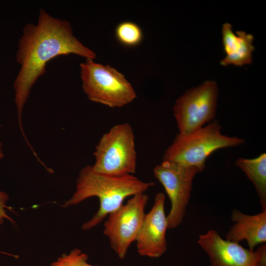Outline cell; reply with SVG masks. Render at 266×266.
Listing matches in <instances>:
<instances>
[{
	"label": "cell",
	"mask_w": 266,
	"mask_h": 266,
	"mask_svg": "<svg viewBox=\"0 0 266 266\" xmlns=\"http://www.w3.org/2000/svg\"><path fill=\"white\" fill-rule=\"evenodd\" d=\"M69 54L86 59L94 60L96 57L94 51L74 35L69 22L53 17L41 9L37 24L29 23L24 27L16 53L20 68L13 86L19 125L23 134V109L33 86L46 72L48 62L59 56Z\"/></svg>",
	"instance_id": "cell-1"
},
{
	"label": "cell",
	"mask_w": 266,
	"mask_h": 266,
	"mask_svg": "<svg viewBox=\"0 0 266 266\" xmlns=\"http://www.w3.org/2000/svg\"><path fill=\"white\" fill-rule=\"evenodd\" d=\"M155 184L142 181L133 174L113 176L100 174L93 170L92 166L87 165L79 173L74 194L62 206L67 207L91 197L98 198L100 202L98 210L82 226V230L87 231L99 225L117 209L126 198L145 193Z\"/></svg>",
	"instance_id": "cell-2"
},
{
	"label": "cell",
	"mask_w": 266,
	"mask_h": 266,
	"mask_svg": "<svg viewBox=\"0 0 266 266\" xmlns=\"http://www.w3.org/2000/svg\"><path fill=\"white\" fill-rule=\"evenodd\" d=\"M222 127L217 121L190 133L177 134L166 150L163 160L197 168L201 172L207 159L215 151L241 145L244 139L221 133Z\"/></svg>",
	"instance_id": "cell-3"
},
{
	"label": "cell",
	"mask_w": 266,
	"mask_h": 266,
	"mask_svg": "<svg viewBox=\"0 0 266 266\" xmlns=\"http://www.w3.org/2000/svg\"><path fill=\"white\" fill-rule=\"evenodd\" d=\"M80 67L83 90L92 101L118 108L136 98L132 84L114 67L97 63L91 59H87Z\"/></svg>",
	"instance_id": "cell-4"
},
{
	"label": "cell",
	"mask_w": 266,
	"mask_h": 266,
	"mask_svg": "<svg viewBox=\"0 0 266 266\" xmlns=\"http://www.w3.org/2000/svg\"><path fill=\"white\" fill-rule=\"evenodd\" d=\"M92 169L100 174L119 176L133 174L137 155L133 129L128 123L113 126L100 138L94 153Z\"/></svg>",
	"instance_id": "cell-5"
},
{
	"label": "cell",
	"mask_w": 266,
	"mask_h": 266,
	"mask_svg": "<svg viewBox=\"0 0 266 266\" xmlns=\"http://www.w3.org/2000/svg\"><path fill=\"white\" fill-rule=\"evenodd\" d=\"M218 92L216 82L208 80L187 90L177 99L173 111L179 133H190L214 119Z\"/></svg>",
	"instance_id": "cell-6"
},
{
	"label": "cell",
	"mask_w": 266,
	"mask_h": 266,
	"mask_svg": "<svg viewBox=\"0 0 266 266\" xmlns=\"http://www.w3.org/2000/svg\"><path fill=\"white\" fill-rule=\"evenodd\" d=\"M148 196L135 195L107 216L103 233L110 245L120 259L126 257L133 242H135L145 214Z\"/></svg>",
	"instance_id": "cell-7"
},
{
	"label": "cell",
	"mask_w": 266,
	"mask_h": 266,
	"mask_svg": "<svg viewBox=\"0 0 266 266\" xmlns=\"http://www.w3.org/2000/svg\"><path fill=\"white\" fill-rule=\"evenodd\" d=\"M200 172L196 167L163 160L153 169L155 177L163 186L171 207L166 215L168 229L183 222L192 189L194 178Z\"/></svg>",
	"instance_id": "cell-8"
},
{
	"label": "cell",
	"mask_w": 266,
	"mask_h": 266,
	"mask_svg": "<svg viewBox=\"0 0 266 266\" xmlns=\"http://www.w3.org/2000/svg\"><path fill=\"white\" fill-rule=\"evenodd\" d=\"M198 243L208 255L210 266H266V244L256 251L246 249L214 230L200 234Z\"/></svg>",
	"instance_id": "cell-9"
},
{
	"label": "cell",
	"mask_w": 266,
	"mask_h": 266,
	"mask_svg": "<svg viewBox=\"0 0 266 266\" xmlns=\"http://www.w3.org/2000/svg\"><path fill=\"white\" fill-rule=\"evenodd\" d=\"M165 199L164 193H157L151 209L145 214L135 241L137 252L140 256L158 258L166 252L168 225L165 210Z\"/></svg>",
	"instance_id": "cell-10"
},
{
	"label": "cell",
	"mask_w": 266,
	"mask_h": 266,
	"mask_svg": "<svg viewBox=\"0 0 266 266\" xmlns=\"http://www.w3.org/2000/svg\"><path fill=\"white\" fill-rule=\"evenodd\" d=\"M231 220L234 224L226 234V239L239 243L246 241L249 249L266 242V209L255 215H249L233 209Z\"/></svg>",
	"instance_id": "cell-11"
},
{
	"label": "cell",
	"mask_w": 266,
	"mask_h": 266,
	"mask_svg": "<svg viewBox=\"0 0 266 266\" xmlns=\"http://www.w3.org/2000/svg\"><path fill=\"white\" fill-rule=\"evenodd\" d=\"M222 33L226 56L221 61V65L226 66L233 64L242 66L251 64L252 52L254 50L253 35L242 31H237L235 34L232 30V25L228 23L223 24Z\"/></svg>",
	"instance_id": "cell-12"
},
{
	"label": "cell",
	"mask_w": 266,
	"mask_h": 266,
	"mask_svg": "<svg viewBox=\"0 0 266 266\" xmlns=\"http://www.w3.org/2000/svg\"><path fill=\"white\" fill-rule=\"evenodd\" d=\"M235 165L252 182L259 198L262 210L266 209V154L254 159L239 158Z\"/></svg>",
	"instance_id": "cell-13"
},
{
	"label": "cell",
	"mask_w": 266,
	"mask_h": 266,
	"mask_svg": "<svg viewBox=\"0 0 266 266\" xmlns=\"http://www.w3.org/2000/svg\"><path fill=\"white\" fill-rule=\"evenodd\" d=\"M115 35L119 43L130 47L140 44L143 37L141 28L132 21H124L118 24L115 29Z\"/></svg>",
	"instance_id": "cell-14"
},
{
	"label": "cell",
	"mask_w": 266,
	"mask_h": 266,
	"mask_svg": "<svg viewBox=\"0 0 266 266\" xmlns=\"http://www.w3.org/2000/svg\"><path fill=\"white\" fill-rule=\"evenodd\" d=\"M88 255L78 248H74L68 254H63L50 266H98L88 263Z\"/></svg>",
	"instance_id": "cell-15"
},
{
	"label": "cell",
	"mask_w": 266,
	"mask_h": 266,
	"mask_svg": "<svg viewBox=\"0 0 266 266\" xmlns=\"http://www.w3.org/2000/svg\"><path fill=\"white\" fill-rule=\"evenodd\" d=\"M8 199L9 197L6 193L0 191V225L3 224L4 219H7L12 224L15 223L14 221L7 214L5 210V208L9 209L6 205Z\"/></svg>",
	"instance_id": "cell-16"
},
{
	"label": "cell",
	"mask_w": 266,
	"mask_h": 266,
	"mask_svg": "<svg viewBox=\"0 0 266 266\" xmlns=\"http://www.w3.org/2000/svg\"><path fill=\"white\" fill-rule=\"evenodd\" d=\"M3 157H4V154L2 152V144L0 142V159H2Z\"/></svg>",
	"instance_id": "cell-17"
}]
</instances>
